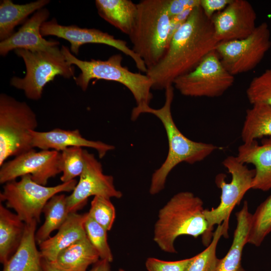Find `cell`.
Wrapping results in <instances>:
<instances>
[{
    "mask_svg": "<svg viewBox=\"0 0 271 271\" xmlns=\"http://www.w3.org/2000/svg\"><path fill=\"white\" fill-rule=\"evenodd\" d=\"M218 43L211 19L200 6L195 8L172 37L162 58L145 73L152 89L165 90L174 80L194 69Z\"/></svg>",
    "mask_w": 271,
    "mask_h": 271,
    "instance_id": "6da1fadb",
    "label": "cell"
},
{
    "mask_svg": "<svg viewBox=\"0 0 271 271\" xmlns=\"http://www.w3.org/2000/svg\"><path fill=\"white\" fill-rule=\"evenodd\" d=\"M174 96L173 85L165 89V101L158 109L149 105L134 107L131 113V120H135L142 113H150L160 120L166 132L168 152L167 157L152 174L149 192L152 195L160 192L165 187L167 178L178 164L186 162L190 164L202 161L220 148L209 143L193 141L183 134L175 124L171 111Z\"/></svg>",
    "mask_w": 271,
    "mask_h": 271,
    "instance_id": "7a4b0ae2",
    "label": "cell"
},
{
    "mask_svg": "<svg viewBox=\"0 0 271 271\" xmlns=\"http://www.w3.org/2000/svg\"><path fill=\"white\" fill-rule=\"evenodd\" d=\"M201 198L189 191L174 195L160 209L155 224L154 240L163 251L176 253L174 242L182 235L195 238L204 235L208 223Z\"/></svg>",
    "mask_w": 271,
    "mask_h": 271,
    "instance_id": "3957f363",
    "label": "cell"
},
{
    "mask_svg": "<svg viewBox=\"0 0 271 271\" xmlns=\"http://www.w3.org/2000/svg\"><path fill=\"white\" fill-rule=\"evenodd\" d=\"M170 18L165 0H142L137 4L136 18L128 35L132 51L147 70L164 56L168 46Z\"/></svg>",
    "mask_w": 271,
    "mask_h": 271,
    "instance_id": "277c9868",
    "label": "cell"
},
{
    "mask_svg": "<svg viewBox=\"0 0 271 271\" xmlns=\"http://www.w3.org/2000/svg\"><path fill=\"white\" fill-rule=\"evenodd\" d=\"M61 51L70 64L80 69L81 73L74 80L83 91L87 90L90 81L93 79L114 81L128 88L136 100V106L149 105L153 98L151 80L146 74L132 72L122 65L121 54H114L106 60L84 61L76 57L66 46H62Z\"/></svg>",
    "mask_w": 271,
    "mask_h": 271,
    "instance_id": "5b68a950",
    "label": "cell"
},
{
    "mask_svg": "<svg viewBox=\"0 0 271 271\" xmlns=\"http://www.w3.org/2000/svg\"><path fill=\"white\" fill-rule=\"evenodd\" d=\"M223 166L231 176L229 183L225 181L226 175L219 174L216 176L215 183L221 190L220 202L211 210L204 209V214L208 223V229L203 235V244L207 246L212 240L214 226L223 223V237L228 238L229 218L235 206L239 205L247 191L251 189L254 169H249L236 156H229L222 162Z\"/></svg>",
    "mask_w": 271,
    "mask_h": 271,
    "instance_id": "8992f818",
    "label": "cell"
},
{
    "mask_svg": "<svg viewBox=\"0 0 271 271\" xmlns=\"http://www.w3.org/2000/svg\"><path fill=\"white\" fill-rule=\"evenodd\" d=\"M38 126L36 115L25 102L0 95V166L12 156L32 149L31 131Z\"/></svg>",
    "mask_w": 271,
    "mask_h": 271,
    "instance_id": "52a82bcc",
    "label": "cell"
},
{
    "mask_svg": "<svg viewBox=\"0 0 271 271\" xmlns=\"http://www.w3.org/2000/svg\"><path fill=\"white\" fill-rule=\"evenodd\" d=\"M15 52L23 59L26 73L23 78L13 77L10 83L24 90L29 99H41L45 85L56 76L68 79L74 76V68L66 60L61 50L55 52H32L16 49Z\"/></svg>",
    "mask_w": 271,
    "mask_h": 271,
    "instance_id": "ba28073f",
    "label": "cell"
},
{
    "mask_svg": "<svg viewBox=\"0 0 271 271\" xmlns=\"http://www.w3.org/2000/svg\"><path fill=\"white\" fill-rule=\"evenodd\" d=\"M74 179L55 186L47 187L34 181L31 175L21 177L5 184L0 193L1 201L13 209L25 223L40 222V216L47 202L54 195L63 192H72L77 184Z\"/></svg>",
    "mask_w": 271,
    "mask_h": 271,
    "instance_id": "9c48e42d",
    "label": "cell"
},
{
    "mask_svg": "<svg viewBox=\"0 0 271 271\" xmlns=\"http://www.w3.org/2000/svg\"><path fill=\"white\" fill-rule=\"evenodd\" d=\"M234 82V76L226 69L214 50L194 69L176 78L173 85L186 96L217 97L223 95Z\"/></svg>",
    "mask_w": 271,
    "mask_h": 271,
    "instance_id": "30bf717a",
    "label": "cell"
},
{
    "mask_svg": "<svg viewBox=\"0 0 271 271\" xmlns=\"http://www.w3.org/2000/svg\"><path fill=\"white\" fill-rule=\"evenodd\" d=\"M271 47L270 32L266 22L256 26L242 39L219 42L215 49L226 69L233 76L253 69Z\"/></svg>",
    "mask_w": 271,
    "mask_h": 271,
    "instance_id": "8fae6325",
    "label": "cell"
},
{
    "mask_svg": "<svg viewBox=\"0 0 271 271\" xmlns=\"http://www.w3.org/2000/svg\"><path fill=\"white\" fill-rule=\"evenodd\" d=\"M61 152L32 149L8 162L0 169V183L16 180L18 177L31 175L37 183L46 186L49 179L61 173Z\"/></svg>",
    "mask_w": 271,
    "mask_h": 271,
    "instance_id": "7c38bea8",
    "label": "cell"
},
{
    "mask_svg": "<svg viewBox=\"0 0 271 271\" xmlns=\"http://www.w3.org/2000/svg\"><path fill=\"white\" fill-rule=\"evenodd\" d=\"M42 36H55L68 41L70 44V51L76 55L79 48L85 44H101L112 47L130 57L140 71L146 73L147 68L143 60L121 39L96 29L81 28L76 25L63 26L59 24L53 18L45 22L40 29Z\"/></svg>",
    "mask_w": 271,
    "mask_h": 271,
    "instance_id": "4fadbf2b",
    "label": "cell"
},
{
    "mask_svg": "<svg viewBox=\"0 0 271 271\" xmlns=\"http://www.w3.org/2000/svg\"><path fill=\"white\" fill-rule=\"evenodd\" d=\"M84 167L78 182L71 194L67 196L69 213L77 212L86 204L90 196L120 198L122 193L117 190L111 175L104 174L102 166L93 154L84 149Z\"/></svg>",
    "mask_w": 271,
    "mask_h": 271,
    "instance_id": "5bb4252c",
    "label": "cell"
},
{
    "mask_svg": "<svg viewBox=\"0 0 271 271\" xmlns=\"http://www.w3.org/2000/svg\"><path fill=\"white\" fill-rule=\"evenodd\" d=\"M256 13L246 0H232L222 11L211 19L217 42L244 39L254 31Z\"/></svg>",
    "mask_w": 271,
    "mask_h": 271,
    "instance_id": "9a60e30c",
    "label": "cell"
},
{
    "mask_svg": "<svg viewBox=\"0 0 271 271\" xmlns=\"http://www.w3.org/2000/svg\"><path fill=\"white\" fill-rule=\"evenodd\" d=\"M50 15L46 8L37 11L30 19H27L19 30L8 39L1 41L0 54L6 56L10 51L24 49L32 52H55L59 50V42L47 40L43 38L40 29Z\"/></svg>",
    "mask_w": 271,
    "mask_h": 271,
    "instance_id": "2e32d148",
    "label": "cell"
},
{
    "mask_svg": "<svg viewBox=\"0 0 271 271\" xmlns=\"http://www.w3.org/2000/svg\"><path fill=\"white\" fill-rule=\"evenodd\" d=\"M33 148L41 150H53L61 152L71 147H87L95 149L100 158L114 149L113 146L99 141L89 140L83 138L79 129L65 130L55 128L47 131L32 130Z\"/></svg>",
    "mask_w": 271,
    "mask_h": 271,
    "instance_id": "e0dca14e",
    "label": "cell"
},
{
    "mask_svg": "<svg viewBox=\"0 0 271 271\" xmlns=\"http://www.w3.org/2000/svg\"><path fill=\"white\" fill-rule=\"evenodd\" d=\"M244 164H252L255 168L251 189L267 191L271 189V138L264 140L261 145L256 141L242 144L236 156Z\"/></svg>",
    "mask_w": 271,
    "mask_h": 271,
    "instance_id": "ac0fdd59",
    "label": "cell"
},
{
    "mask_svg": "<svg viewBox=\"0 0 271 271\" xmlns=\"http://www.w3.org/2000/svg\"><path fill=\"white\" fill-rule=\"evenodd\" d=\"M87 215L70 213L57 233L39 245L43 258L53 262L61 250L86 238L84 222Z\"/></svg>",
    "mask_w": 271,
    "mask_h": 271,
    "instance_id": "d6986e66",
    "label": "cell"
},
{
    "mask_svg": "<svg viewBox=\"0 0 271 271\" xmlns=\"http://www.w3.org/2000/svg\"><path fill=\"white\" fill-rule=\"evenodd\" d=\"M36 220L26 223L21 242L17 250L4 263L2 271H44L43 257L36 246Z\"/></svg>",
    "mask_w": 271,
    "mask_h": 271,
    "instance_id": "ffe728a7",
    "label": "cell"
},
{
    "mask_svg": "<svg viewBox=\"0 0 271 271\" xmlns=\"http://www.w3.org/2000/svg\"><path fill=\"white\" fill-rule=\"evenodd\" d=\"M235 215L237 223L232 242L226 255L220 259L217 271H245L241 265V257L243 249L247 243L252 217L246 201Z\"/></svg>",
    "mask_w": 271,
    "mask_h": 271,
    "instance_id": "44dd1931",
    "label": "cell"
},
{
    "mask_svg": "<svg viewBox=\"0 0 271 271\" xmlns=\"http://www.w3.org/2000/svg\"><path fill=\"white\" fill-rule=\"evenodd\" d=\"M99 259L97 251L86 237L61 250L52 263L63 271H87L90 265Z\"/></svg>",
    "mask_w": 271,
    "mask_h": 271,
    "instance_id": "7402d4cb",
    "label": "cell"
},
{
    "mask_svg": "<svg viewBox=\"0 0 271 271\" xmlns=\"http://www.w3.org/2000/svg\"><path fill=\"white\" fill-rule=\"evenodd\" d=\"M98 15L110 24L129 35L137 13V4L130 0H96Z\"/></svg>",
    "mask_w": 271,
    "mask_h": 271,
    "instance_id": "603a6c76",
    "label": "cell"
},
{
    "mask_svg": "<svg viewBox=\"0 0 271 271\" xmlns=\"http://www.w3.org/2000/svg\"><path fill=\"white\" fill-rule=\"evenodd\" d=\"M26 223L16 213L0 204V261L3 264L19 246Z\"/></svg>",
    "mask_w": 271,
    "mask_h": 271,
    "instance_id": "cb8c5ba5",
    "label": "cell"
},
{
    "mask_svg": "<svg viewBox=\"0 0 271 271\" xmlns=\"http://www.w3.org/2000/svg\"><path fill=\"white\" fill-rule=\"evenodd\" d=\"M50 3L49 0H38L24 5L13 3L11 0H3L0 3V40H5L15 32V28L30 14Z\"/></svg>",
    "mask_w": 271,
    "mask_h": 271,
    "instance_id": "d4e9b609",
    "label": "cell"
},
{
    "mask_svg": "<svg viewBox=\"0 0 271 271\" xmlns=\"http://www.w3.org/2000/svg\"><path fill=\"white\" fill-rule=\"evenodd\" d=\"M246 111L241 138L248 144L265 136H271V106L263 103L252 105Z\"/></svg>",
    "mask_w": 271,
    "mask_h": 271,
    "instance_id": "484cf974",
    "label": "cell"
},
{
    "mask_svg": "<svg viewBox=\"0 0 271 271\" xmlns=\"http://www.w3.org/2000/svg\"><path fill=\"white\" fill-rule=\"evenodd\" d=\"M42 212L45 221L36 232L37 243L39 245L58 230L67 219L70 213L67 205V196L64 194L53 196L45 205Z\"/></svg>",
    "mask_w": 271,
    "mask_h": 271,
    "instance_id": "4316f807",
    "label": "cell"
},
{
    "mask_svg": "<svg viewBox=\"0 0 271 271\" xmlns=\"http://www.w3.org/2000/svg\"><path fill=\"white\" fill-rule=\"evenodd\" d=\"M271 232V195L262 202L252 214L247 243L260 246Z\"/></svg>",
    "mask_w": 271,
    "mask_h": 271,
    "instance_id": "83f0119b",
    "label": "cell"
},
{
    "mask_svg": "<svg viewBox=\"0 0 271 271\" xmlns=\"http://www.w3.org/2000/svg\"><path fill=\"white\" fill-rule=\"evenodd\" d=\"M224 225H217L213 232L212 240L203 251L193 256L186 271H217L220 259L216 256L219 240L223 236Z\"/></svg>",
    "mask_w": 271,
    "mask_h": 271,
    "instance_id": "f1b7e54d",
    "label": "cell"
},
{
    "mask_svg": "<svg viewBox=\"0 0 271 271\" xmlns=\"http://www.w3.org/2000/svg\"><path fill=\"white\" fill-rule=\"evenodd\" d=\"M84 149L80 147H68L61 152L60 180L66 183L80 177L84 167Z\"/></svg>",
    "mask_w": 271,
    "mask_h": 271,
    "instance_id": "f546056e",
    "label": "cell"
},
{
    "mask_svg": "<svg viewBox=\"0 0 271 271\" xmlns=\"http://www.w3.org/2000/svg\"><path fill=\"white\" fill-rule=\"evenodd\" d=\"M84 229L87 237L97 251L100 259L112 262L113 257L107 241L108 231L89 217L88 214L84 222Z\"/></svg>",
    "mask_w": 271,
    "mask_h": 271,
    "instance_id": "4dcf8cb0",
    "label": "cell"
},
{
    "mask_svg": "<svg viewBox=\"0 0 271 271\" xmlns=\"http://www.w3.org/2000/svg\"><path fill=\"white\" fill-rule=\"evenodd\" d=\"M252 105L263 103L271 106V69L265 70L250 81L246 91Z\"/></svg>",
    "mask_w": 271,
    "mask_h": 271,
    "instance_id": "1f68e13d",
    "label": "cell"
},
{
    "mask_svg": "<svg viewBox=\"0 0 271 271\" xmlns=\"http://www.w3.org/2000/svg\"><path fill=\"white\" fill-rule=\"evenodd\" d=\"M88 215L107 231L110 230L115 219V209L110 199L94 196L91 202Z\"/></svg>",
    "mask_w": 271,
    "mask_h": 271,
    "instance_id": "d6a6232c",
    "label": "cell"
},
{
    "mask_svg": "<svg viewBox=\"0 0 271 271\" xmlns=\"http://www.w3.org/2000/svg\"><path fill=\"white\" fill-rule=\"evenodd\" d=\"M192 257L176 261H165L155 257H149L146 261L148 271H186Z\"/></svg>",
    "mask_w": 271,
    "mask_h": 271,
    "instance_id": "836d02e7",
    "label": "cell"
},
{
    "mask_svg": "<svg viewBox=\"0 0 271 271\" xmlns=\"http://www.w3.org/2000/svg\"><path fill=\"white\" fill-rule=\"evenodd\" d=\"M167 13L170 18L200 6V0H165Z\"/></svg>",
    "mask_w": 271,
    "mask_h": 271,
    "instance_id": "e575fe53",
    "label": "cell"
},
{
    "mask_svg": "<svg viewBox=\"0 0 271 271\" xmlns=\"http://www.w3.org/2000/svg\"><path fill=\"white\" fill-rule=\"evenodd\" d=\"M232 0H200V6L205 16L211 19L214 14L223 10Z\"/></svg>",
    "mask_w": 271,
    "mask_h": 271,
    "instance_id": "d590c367",
    "label": "cell"
},
{
    "mask_svg": "<svg viewBox=\"0 0 271 271\" xmlns=\"http://www.w3.org/2000/svg\"><path fill=\"white\" fill-rule=\"evenodd\" d=\"M194 9L188 10L179 15L170 18L168 45L173 35L185 23Z\"/></svg>",
    "mask_w": 271,
    "mask_h": 271,
    "instance_id": "8d00e7d4",
    "label": "cell"
},
{
    "mask_svg": "<svg viewBox=\"0 0 271 271\" xmlns=\"http://www.w3.org/2000/svg\"><path fill=\"white\" fill-rule=\"evenodd\" d=\"M89 271H110V262L106 260L100 259Z\"/></svg>",
    "mask_w": 271,
    "mask_h": 271,
    "instance_id": "74e56055",
    "label": "cell"
},
{
    "mask_svg": "<svg viewBox=\"0 0 271 271\" xmlns=\"http://www.w3.org/2000/svg\"><path fill=\"white\" fill-rule=\"evenodd\" d=\"M42 265L44 271H63L55 266L52 262L44 258L42 260Z\"/></svg>",
    "mask_w": 271,
    "mask_h": 271,
    "instance_id": "f35d334b",
    "label": "cell"
},
{
    "mask_svg": "<svg viewBox=\"0 0 271 271\" xmlns=\"http://www.w3.org/2000/svg\"><path fill=\"white\" fill-rule=\"evenodd\" d=\"M119 271H125V270L123 269L120 268L119 269Z\"/></svg>",
    "mask_w": 271,
    "mask_h": 271,
    "instance_id": "ab89813d",
    "label": "cell"
}]
</instances>
